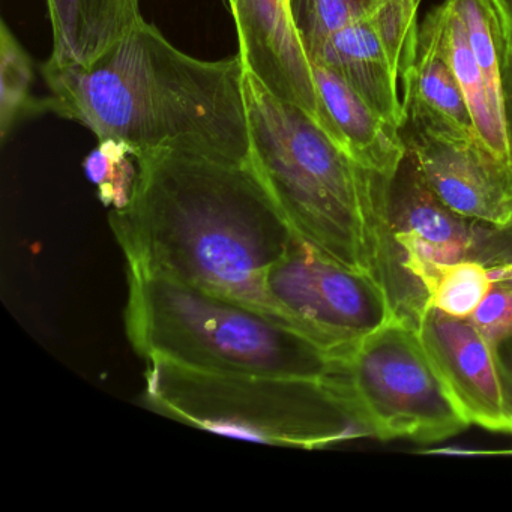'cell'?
I'll list each match as a JSON object with an SVG mask.
<instances>
[{
	"label": "cell",
	"instance_id": "obj_21",
	"mask_svg": "<svg viewBox=\"0 0 512 512\" xmlns=\"http://www.w3.org/2000/svg\"><path fill=\"white\" fill-rule=\"evenodd\" d=\"M469 320L494 346L512 340V278L494 283Z\"/></svg>",
	"mask_w": 512,
	"mask_h": 512
},
{
	"label": "cell",
	"instance_id": "obj_23",
	"mask_svg": "<svg viewBox=\"0 0 512 512\" xmlns=\"http://www.w3.org/2000/svg\"><path fill=\"white\" fill-rule=\"evenodd\" d=\"M496 353L503 391H505L506 410H508L509 422L512 427V340L496 344Z\"/></svg>",
	"mask_w": 512,
	"mask_h": 512
},
{
	"label": "cell",
	"instance_id": "obj_24",
	"mask_svg": "<svg viewBox=\"0 0 512 512\" xmlns=\"http://www.w3.org/2000/svg\"><path fill=\"white\" fill-rule=\"evenodd\" d=\"M493 2L494 5H496L497 10L502 14L509 34L512 35V0H493Z\"/></svg>",
	"mask_w": 512,
	"mask_h": 512
},
{
	"label": "cell",
	"instance_id": "obj_11",
	"mask_svg": "<svg viewBox=\"0 0 512 512\" xmlns=\"http://www.w3.org/2000/svg\"><path fill=\"white\" fill-rule=\"evenodd\" d=\"M232 16L245 68L322 127L313 67L296 32L290 0H236Z\"/></svg>",
	"mask_w": 512,
	"mask_h": 512
},
{
	"label": "cell",
	"instance_id": "obj_15",
	"mask_svg": "<svg viewBox=\"0 0 512 512\" xmlns=\"http://www.w3.org/2000/svg\"><path fill=\"white\" fill-rule=\"evenodd\" d=\"M55 64H89L143 22L140 0H46Z\"/></svg>",
	"mask_w": 512,
	"mask_h": 512
},
{
	"label": "cell",
	"instance_id": "obj_3",
	"mask_svg": "<svg viewBox=\"0 0 512 512\" xmlns=\"http://www.w3.org/2000/svg\"><path fill=\"white\" fill-rule=\"evenodd\" d=\"M244 94L251 161L296 233L389 292L388 179L356 163L295 104L248 68Z\"/></svg>",
	"mask_w": 512,
	"mask_h": 512
},
{
	"label": "cell",
	"instance_id": "obj_12",
	"mask_svg": "<svg viewBox=\"0 0 512 512\" xmlns=\"http://www.w3.org/2000/svg\"><path fill=\"white\" fill-rule=\"evenodd\" d=\"M400 79L404 127L434 136L479 140L463 91L443 52L433 11L419 28L415 58L401 70Z\"/></svg>",
	"mask_w": 512,
	"mask_h": 512
},
{
	"label": "cell",
	"instance_id": "obj_22",
	"mask_svg": "<svg viewBox=\"0 0 512 512\" xmlns=\"http://www.w3.org/2000/svg\"><path fill=\"white\" fill-rule=\"evenodd\" d=\"M503 107H505L506 137H508L512 173V35L509 38L505 67H503Z\"/></svg>",
	"mask_w": 512,
	"mask_h": 512
},
{
	"label": "cell",
	"instance_id": "obj_19",
	"mask_svg": "<svg viewBox=\"0 0 512 512\" xmlns=\"http://www.w3.org/2000/svg\"><path fill=\"white\" fill-rule=\"evenodd\" d=\"M83 167L86 178L97 187L101 203L110 212L122 211L130 205L139 176L131 146L118 140H101L86 157Z\"/></svg>",
	"mask_w": 512,
	"mask_h": 512
},
{
	"label": "cell",
	"instance_id": "obj_14",
	"mask_svg": "<svg viewBox=\"0 0 512 512\" xmlns=\"http://www.w3.org/2000/svg\"><path fill=\"white\" fill-rule=\"evenodd\" d=\"M311 64L337 73L389 127L401 133L406 113L398 95L400 71L367 14L332 35Z\"/></svg>",
	"mask_w": 512,
	"mask_h": 512
},
{
	"label": "cell",
	"instance_id": "obj_5",
	"mask_svg": "<svg viewBox=\"0 0 512 512\" xmlns=\"http://www.w3.org/2000/svg\"><path fill=\"white\" fill-rule=\"evenodd\" d=\"M148 367L149 406L202 430L304 449L370 437L334 377L205 373L164 359Z\"/></svg>",
	"mask_w": 512,
	"mask_h": 512
},
{
	"label": "cell",
	"instance_id": "obj_4",
	"mask_svg": "<svg viewBox=\"0 0 512 512\" xmlns=\"http://www.w3.org/2000/svg\"><path fill=\"white\" fill-rule=\"evenodd\" d=\"M127 277L125 328L146 361L217 374L334 376L338 361L283 320L133 266Z\"/></svg>",
	"mask_w": 512,
	"mask_h": 512
},
{
	"label": "cell",
	"instance_id": "obj_8",
	"mask_svg": "<svg viewBox=\"0 0 512 512\" xmlns=\"http://www.w3.org/2000/svg\"><path fill=\"white\" fill-rule=\"evenodd\" d=\"M385 223L394 268V298L404 316L424 310L425 296L410 269L427 263H512V227L500 229L443 205L425 184L412 152L386 182Z\"/></svg>",
	"mask_w": 512,
	"mask_h": 512
},
{
	"label": "cell",
	"instance_id": "obj_17",
	"mask_svg": "<svg viewBox=\"0 0 512 512\" xmlns=\"http://www.w3.org/2000/svg\"><path fill=\"white\" fill-rule=\"evenodd\" d=\"M428 307L469 319L493 289L494 266L479 262L427 263L409 271Z\"/></svg>",
	"mask_w": 512,
	"mask_h": 512
},
{
	"label": "cell",
	"instance_id": "obj_2",
	"mask_svg": "<svg viewBox=\"0 0 512 512\" xmlns=\"http://www.w3.org/2000/svg\"><path fill=\"white\" fill-rule=\"evenodd\" d=\"M239 53L203 61L143 20L89 64L41 65L50 95L43 112L77 122L98 142L169 149L223 163L251 161Z\"/></svg>",
	"mask_w": 512,
	"mask_h": 512
},
{
	"label": "cell",
	"instance_id": "obj_26",
	"mask_svg": "<svg viewBox=\"0 0 512 512\" xmlns=\"http://www.w3.org/2000/svg\"><path fill=\"white\" fill-rule=\"evenodd\" d=\"M227 5H229L230 13H232L233 10H235L236 7V0H226Z\"/></svg>",
	"mask_w": 512,
	"mask_h": 512
},
{
	"label": "cell",
	"instance_id": "obj_7",
	"mask_svg": "<svg viewBox=\"0 0 512 512\" xmlns=\"http://www.w3.org/2000/svg\"><path fill=\"white\" fill-rule=\"evenodd\" d=\"M266 292L284 320L335 361L400 319L379 280L337 262L298 233L269 269Z\"/></svg>",
	"mask_w": 512,
	"mask_h": 512
},
{
	"label": "cell",
	"instance_id": "obj_13",
	"mask_svg": "<svg viewBox=\"0 0 512 512\" xmlns=\"http://www.w3.org/2000/svg\"><path fill=\"white\" fill-rule=\"evenodd\" d=\"M322 110V128L365 169L389 179L400 166L406 145L337 73L311 64Z\"/></svg>",
	"mask_w": 512,
	"mask_h": 512
},
{
	"label": "cell",
	"instance_id": "obj_9",
	"mask_svg": "<svg viewBox=\"0 0 512 512\" xmlns=\"http://www.w3.org/2000/svg\"><path fill=\"white\" fill-rule=\"evenodd\" d=\"M406 148L434 196L451 211L509 229L512 227V173L478 139L434 136L404 127Z\"/></svg>",
	"mask_w": 512,
	"mask_h": 512
},
{
	"label": "cell",
	"instance_id": "obj_25",
	"mask_svg": "<svg viewBox=\"0 0 512 512\" xmlns=\"http://www.w3.org/2000/svg\"><path fill=\"white\" fill-rule=\"evenodd\" d=\"M358 2L365 8V10L368 11L370 8H373L379 0H358ZM415 2L416 4L421 5L422 0H415Z\"/></svg>",
	"mask_w": 512,
	"mask_h": 512
},
{
	"label": "cell",
	"instance_id": "obj_6",
	"mask_svg": "<svg viewBox=\"0 0 512 512\" xmlns=\"http://www.w3.org/2000/svg\"><path fill=\"white\" fill-rule=\"evenodd\" d=\"M335 382L370 437L439 442L469 427L415 326L394 320L337 362Z\"/></svg>",
	"mask_w": 512,
	"mask_h": 512
},
{
	"label": "cell",
	"instance_id": "obj_1",
	"mask_svg": "<svg viewBox=\"0 0 512 512\" xmlns=\"http://www.w3.org/2000/svg\"><path fill=\"white\" fill-rule=\"evenodd\" d=\"M134 157L133 199L109 215L127 265L286 322L266 292V275L296 232L253 161L223 163L169 149Z\"/></svg>",
	"mask_w": 512,
	"mask_h": 512
},
{
	"label": "cell",
	"instance_id": "obj_16",
	"mask_svg": "<svg viewBox=\"0 0 512 512\" xmlns=\"http://www.w3.org/2000/svg\"><path fill=\"white\" fill-rule=\"evenodd\" d=\"M433 13L439 26L443 52L463 91L476 134L482 145L511 170L503 101L494 97L476 64L466 26L454 0H445L440 7L434 8Z\"/></svg>",
	"mask_w": 512,
	"mask_h": 512
},
{
	"label": "cell",
	"instance_id": "obj_20",
	"mask_svg": "<svg viewBox=\"0 0 512 512\" xmlns=\"http://www.w3.org/2000/svg\"><path fill=\"white\" fill-rule=\"evenodd\" d=\"M293 23L311 62L332 35L367 14L358 0H290Z\"/></svg>",
	"mask_w": 512,
	"mask_h": 512
},
{
	"label": "cell",
	"instance_id": "obj_10",
	"mask_svg": "<svg viewBox=\"0 0 512 512\" xmlns=\"http://www.w3.org/2000/svg\"><path fill=\"white\" fill-rule=\"evenodd\" d=\"M416 331L470 424L512 434L496 346L470 322L425 307Z\"/></svg>",
	"mask_w": 512,
	"mask_h": 512
},
{
	"label": "cell",
	"instance_id": "obj_18",
	"mask_svg": "<svg viewBox=\"0 0 512 512\" xmlns=\"http://www.w3.org/2000/svg\"><path fill=\"white\" fill-rule=\"evenodd\" d=\"M34 64L7 23H0V136L10 134L26 113L43 112L31 97Z\"/></svg>",
	"mask_w": 512,
	"mask_h": 512
}]
</instances>
